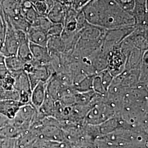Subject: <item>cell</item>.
<instances>
[{"instance_id": "cell-17", "label": "cell", "mask_w": 148, "mask_h": 148, "mask_svg": "<svg viewBox=\"0 0 148 148\" xmlns=\"http://www.w3.org/2000/svg\"><path fill=\"white\" fill-rule=\"evenodd\" d=\"M97 75L99 76L103 87L106 92H107L108 88L110 86L113 79H114V77L112 75L110 71L108 69L102 70L101 71L98 73Z\"/></svg>"}, {"instance_id": "cell-16", "label": "cell", "mask_w": 148, "mask_h": 148, "mask_svg": "<svg viewBox=\"0 0 148 148\" xmlns=\"http://www.w3.org/2000/svg\"><path fill=\"white\" fill-rule=\"evenodd\" d=\"M32 7L41 16H46L47 14V6L45 0H29Z\"/></svg>"}, {"instance_id": "cell-1", "label": "cell", "mask_w": 148, "mask_h": 148, "mask_svg": "<svg viewBox=\"0 0 148 148\" xmlns=\"http://www.w3.org/2000/svg\"><path fill=\"white\" fill-rule=\"evenodd\" d=\"M98 12V27L112 30L135 27L132 14L123 10L114 0L93 1Z\"/></svg>"}, {"instance_id": "cell-4", "label": "cell", "mask_w": 148, "mask_h": 148, "mask_svg": "<svg viewBox=\"0 0 148 148\" xmlns=\"http://www.w3.org/2000/svg\"><path fill=\"white\" fill-rule=\"evenodd\" d=\"M19 101V95L14 88V79L7 69L0 71V100Z\"/></svg>"}, {"instance_id": "cell-20", "label": "cell", "mask_w": 148, "mask_h": 148, "mask_svg": "<svg viewBox=\"0 0 148 148\" xmlns=\"http://www.w3.org/2000/svg\"><path fill=\"white\" fill-rule=\"evenodd\" d=\"M123 10L131 13L134 7V0H114Z\"/></svg>"}, {"instance_id": "cell-11", "label": "cell", "mask_w": 148, "mask_h": 148, "mask_svg": "<svg viewBox=\"0 0 148 148\" xmlns=\"http://www.w3.org/2000/svg\"><path fill=\"white\" fill-rule=\"evenodd\" d=\"M65 14V5L57 0L52 7L48 12L46 16L52 23H60L64 25Z\"/></svg>"}, {"instance_id": "cell-10", "label": "cell", "mask_w": 148, "mask_h": 148, "mask_svg": "<svg viewBox=\"0 0 148 148\" xmlns=\"http://www.w3.org/2000/svg\"><path fill=\"white\" fill-rule=\"evenodd\" d=\"M30 48L34 60L43 65L49 64L51 57L47 47L30 42Z\"/></svg>"}, {"instance_id": "cell-8", "label": "cell", "mask_w": 148, "mask_h": 148, "mask_svg": "<svg viewBox=\"0 0 148 148\" xmlns=\"http://www.w3.org/2000/svg\"><path fill=\"white\" fill-rule=\"evenodd\" d=\"M22 105L23 104L17 100H0V114L12 120Z\"/></svg>"}, {"instance_id": "cell-5", "label": "cell", "mask_w": 148, "mask_h": 148, "mask_svg": "<svg viewBox=\"0 0 148 148\" xmlns=\"http://www.w3.org/2000/svg\"><path fill=\"white\" fill-rule=\"evenodd\" d=\"M19 46L18 30L6 24L5 38L1 52L5 57L16 55Z\"/></svg>"}, {"instance_id": "cell-6", "label": "cell", "mask_w": 148, "mask_h": 148, "mask_svg": "<svg viewBox=\"0 0 148 148\" xmlns=\"http://www.w3.org/2000/svg\"><path fill=\"white\" fill-rule=\"evenodd\" d=\"M18 33L19 38V46L16 56L25 63H29L33 60V58L27 33L21 30H18Z\"/></svg>"}, {"instance_id": "cell-22", "label": "cell", "mask_w": 148, "mask_h": 148, "mask_svg": "<svg viewBox=\"0 0 148 148\" xmlns=\"http://www.w3.org/2000/svg\"><path fill=\"white\" fill-rule=\"evenodd\" d=\"M90 0H73L72 7L77 12L81 11L84 7L88 4Z\"/></svg>"}, {"instance_id": "cell-21", "label": "cell", "mask_w": 148, "mask_h": 148, "mask_svg": "<svg viewBox=\"0 0 148 148\" xmlns=\"http://www.w3.org/2000/svg\"><path fill=\"white\" fill-rule=\"evenodd\" d=\"M0 148H16V139L0 137Z\"/></svg>"}, {"instance_id": "cell-25", "label": "cell", "mask_w": 148, "mask_h": 148, "mask_svg": "<svg viewBox=\"0 0 148 148\" xmlns=\"http://www.w3.org/2000/svg\"><path fill=\"white\" fill-rule=\"evenodd\" d=\"M59 2L62 3L65 5H71L73 3V0H58Z\"/></svg>"}, {"instance_id": "cell-9", "label": "cell", "mask_w": 148, "mask_h": 148, "mask_svg": "<svg viewBox=\"0 0 148 148\" xmlns=\"http://www.w3.org/2000/svg\"><path fill=\"white\" fill-rule=\"evenodd\" d=\"M27 35L30 42L47 47L48 40L47 33L39 27L31 26L27 32Z\"/></svg>"}, {"instance_id": "cell-3", "label": "cell", "mask_w": 148, "mask_h": 148, "mask_svg": "<svg viewBox=\"0 0 148 148\" xmlns=\"http://www.w3.org/2000/svg\"><path fill=\"white\" fill-rule=\"evenodd\" d=\"M11 73L14 79V88L19 95V101L23 104L30 103L32 89L27 74L24 70Z\"/></svg>"}, {"instance_id": "cell-7", "label": "cell", "mask_w": 148, "mask_h": 148, "mask_svg": "<svg viewBox=\"0 0 148 148\" xmlns=\"http://www.w3.org/2000/svg\"><path fill=\"white\" fill-rule=\"evenodd\" d=\"M22 1L23 0H0L5 21L21 14V7Z\"/></svg>"}, {"instance_id": "cell-13", "label": "cell", "mask_w": 148, "mask_h": 148, "mask_svg": "<svg viewBox=\"0 0 148 148\" xmlns=\"http://www.w3.org/2000/svg\"><path fill=\"white\" fill-rule=\"evenodd\" d=\"M21 14L32 27L36 25L40 16L29 0H23L21 7Z\"/></svg>"}, {"instance_id": "cell-12", "label": "cell", "mask_w": 148, "mask_h": 148, "mask_svg": "<svg viewBox=\"0 0 148 148\" xmlns=\"http://www.w3.org/2000/svg\"><path fill=\"white\" fill-rule=\"evenodd\" d=\"M46 82L41 81L32 90L30 103L37 110L40 108L45 99L46 95Z\"/></svg>"}, {"instance_id": "cell-14", "label": "cell", "mask_w": 148, "mask_h": 148, "mask_svg": "<svg viewBox=\"0 0 148 148\" xmlns=\"http://www.w3.org/2000/svg\"><path fill=\"white\" fill-rule=\"evenodd\" d=\"M26 63L23 62L16 55L5 57L6 69L10 72H16L24 70Z\"/></svg>"}, {"instance_id": "cell-15", "label": "cell", "mask_w": 148, "mask_h": 148, "mask_svg": "<svg viewBox=\"0 0 148 148\" xmlns=\"http://www.w3.org/2000/svg\"><path fill=\"white\" fill-rule=\"evenodd\" d=\"M21 131L15 126L12 120L5 126L0 128V137L16 139L21 135Z\"/></svg>"}, {"instance_id": "cell-23", "label": "cell", "mask_w": 148, "mask_h": 148, "mask_svg": "<svg viewBox=\"0 0 148 148\" xmlns=\"http://www.w3.org/2000/svg\"><path fill=\"white\" fill-rule=\"evenodd\" d=\"M6 32V24L0 18V52L3 45Z\"/></svg>"}, {"instance_id": "cell-19", "label": "cell", "mask_w": 148, "mask_h": 148, "mask_svg": "<svg viewBox=\"0 0 148 148\" xmlns=\"http://www.w3.org/2000/svg\"><path fill=\"white\" fill-rule=\"evenodd\" d=\"M63 24L60 23H53L48 30V37L60 36L63 31Z\"/></svg>"}, {"instance_id": "cell-2", "label": "cell", "mask_w": 148, "mask_h": 148, "mask_svg": "<svg viewBox=\"0 0 148 148\" xmlns=\"http://www.w3.org/2000/svg\"><path fill=\"white\" fill-rule=\"evenodd\" d=\"M37 110L30 103L20 107L12 122L21 132L28 130L31 127L37 114Z\"/></svg>"}, {"instance_id": "cell-24", "label": "cell", "mask_w": 148, "mask_h": 148, "mask_svg": "<svg viewBox=\"0 0 148 148\" xmlns=\"http://www.w3.org/2000/svg\"><path fill=\"white\" fill-rule=\"evenodd\" d=\"M6 69L5 65V57L0 52V71Z\"/></svg>"}, {"instance_id": "cell-26", "label": "cell", "mask_w": 148, "mask_h": 148, "mask_svg": "<svg viewBox=\"0 0 148 148\" xmlns=\"http://www.w3.org/2000/svg\"><path fill=\"white\" fill-rule=\"evenodd\" d=\"M95 1V0H90V1Z\"/></svg>"}, {"instance_id": "cell-18", "label": "cell", "mask_w": 148, "mask_h": 148, "mask_svg": "<svg viewBox=\"0 0 148 148\" xmlns=\"http://www.w3.org/2000/svg\"><path fill=\"white\" fill-rule=\"evenodd\" d=\"M93 90L96 93L100 95H106V92L104 89L101 78L98 75H95L93 79Z\"/></svg>"}]
</instances>
